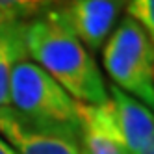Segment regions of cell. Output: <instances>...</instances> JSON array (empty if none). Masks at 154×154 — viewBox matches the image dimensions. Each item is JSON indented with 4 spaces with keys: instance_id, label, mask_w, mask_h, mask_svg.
<instances>
[{
    "instance_id": "obj_7",
    "label": "cell",
    "mask_w": 154,
    "mask_h": 154,
    "mask_svg": "<svg viewBox=\"0 0 154 154\" xmlns=\"http://www.w3.org/2000/svg\"><path fill=\"white\" fill-rule=\"evenodd\" d=\"M80 150L82 154H128L121 139L112 102L80 104Z\"/></svg>"
},
{
    "instance_id": "obj_8",
    "label": "cell",
    "mask_w": 154,
    "mask_h": 154,
    "mask_svg": "<svg viewBox=\"0 0 154 154\" xmlns=\"http://www.w3.org/2000/svg\"><path fill=\"white\" fill-rule=\"evenodd\" d=\"M26 23L0 20V108L9 104V78L15 63L28 58L24 43Z\"/></svg>"
},
{
    "instance_id": "obj_1",
    "label": "cell",
    "mask_w": 154,
    "mask_h": 154,
    "mask_svg": "<svg viewBox=\"0 0 154 154\" xmlns=\"http://www.w3.org/2000/svg\"><path fill=\"white\" fill-rule=\"evenodd\" d=\"M24 43L34 63L56 80L76 102L102 104L109 100L102 72L91 52H87L52 8L26 23Z\"/></svg>"
},
{
    "instance_id": "obj_3",
    "label": "cell",
    "mask_w": 154,
    "mask_h": 154,
    "mask_svg": "<svg viewBox=\"0 0 154 154\" xmlns=\"http://www.w3.org/2000/svg\"><path fill=\"white\" fill-rule=\"evenodd\" d=\"M104 69L121 91L152 108L154 52L152 37L134 19L125 17L104 43Z\"/></svg>"
},
{
    "instance_id": "obj_2",
    "label": "cell",
    "mask_w": 154,
    "mask_h": 154,
    "mask_svg": "<svg viewBox=\"0 0 154 154\" xmlns=\"http://www.w3.org/2000/svg\"><path fill=\"white\" fill-rule=\"evenodd\" d=\"M8 106L35 126L80 139L78 102L28 58L11 71Z\"/></svg>"
},
{
    "instance_id": "obj_5",
    "label": "cell",
    "mask_w": 154,
    "mask_h": 154,
    "mask_svg": "<svg viewBox=\"0 0 154 154\" xmlns=\"http://www.w3.org/2000/svg\"><path fill=\"white\" fill-rule=\"evenodd\" d=\"M0 136L15 154H82L80 139L32 125L9 106L0 108Z\"/></svg>"
},
{
    "instance_id": "obj_4",
    "label": "cell",
    "mask_w": 154,
    "mask_h": 154,
    "mask_svg": "<svg viewBox=\"0 0 154 154\" xmlns=\"http://www.w3.org/2000/svg\"><path fill=\"white\" fill-rule=\"evenodd\" d=\"M52 9L85 48L98 50L115 30L125 0H60Z\"/></svg>"
},
{
    "instance_id": "obj_11",
    "label": "cell",
    "mask_w": 154,
    "mask_h": 154,
    "mask_svg": "<svg viewBox=\"0 0 154 154\" xmlns=\"http://www.w3.org/2000/svg\"><path fill=\"white\" fill-rule=\"evenodd\" d=\"M0 154H15V150L8 145V143L4 141V137L0 136Z\"/></svg>"
},
{
    "instance_id": "obj_10",
    "label": "cell",
    "mask_w": 154,
    "mask_h": 154,
    "mask_svg": "<svg viewBox=\"0 0 154 154\" xmlns=\"http://www.w3.org/2000/svg\"><path fill=\"white\" fill-rule=\"evenodd\" d=\"M126 17L134 19L152 37L154 34V0H125Z\"/></svg>"
},
{
    "instance_id": "obj_9",
    "label": "cell",
    "mask_w": 154,
    "mask_h": 154,
    "mask_svg": "<svg viewBox=\"0 0 154 154\" xmlns=\"http://www.w3.org/2000/svg\"><path fill=\"white\" fill-rule=\"evenodd\" d=\"M60 0H0V20H28L48 11Z\"/></svg>"
},
{
    "instance_id": "obj_6",
    "label": "cell",
    "mask_w": 154,
    "mask_h": 154,
    "mask_svg": "<svg viewBox=\"0 0 154 154\" xmlns=\"http://www.w3.org/2000/svg\"><path fill=\"white\" fill-rule=\"evenodd\" d=\"M109 102L115 112V121L123 145L128 154H154V117L150 108L109 85Z\"/></svg>"
}]
</instances>
